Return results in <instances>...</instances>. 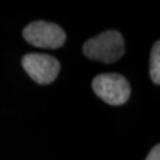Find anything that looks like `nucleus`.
<instances>
[{"label":"nucleus","mask_w":160,"mask_h":160,"mask_svg":"<svg viewBox=\"0 0 160 160\" xmlns=\"http://www.w3.org/2000/svg\"><path fill=\"white\" fill-rule=\"evenodd\" d=\"M83 53L92 61L114 63L125 53V39L118 31H106L87 40L83 45Z\"/></svg>","instance_id":"nucleus-1"},{"label":"nucleus","mask_w":160,"mask_h":160,"mask_svg":"<svg viewBox=\"0 0 160 160\" xmlns=\"http://www.w3.org/2000/svg\"><path fill=\"white\" fill-rule=\"evenodd\" d=\"M92 90L98 98L110 106L125 104L131 96L128 81L120 74H101L92 83Z\"/></svg>","instance_id":"nucleus-2"},{"label":"nucleus","mask_w":160,"mask_h":160,"mask_svg":"<svg viewBox=\"0 0 160 160\" xmlns=\"http://www.w3.org/2000/svg\"><path fill=\"white\" fill-rule=\"evenodd\" d=\"M23 37L29 44L40 49H58L64 45L67 34L57 24L33 22L23 30Z\"/></svg>","instance_id":"nucleus-3"},{"label":"nucleus","mask_w":160,"mask_h":160,"mask_svg":"<svg viewBox=\"0 0 160 160\" xmlns=\"http://www.w3.org/2000/svg\"><path fill=\"white\" fill-rule=\"evenodd\" d=\"M26 74L38 84H50L57 78L61 64L57 58L45 53H28L22 59Z\"/></svg>","instance_id":"nucleus-4"},{"label":"nucleus","mask_w":160,"mask_h":160,"mask_svg":"<svg viewBox=\"0 0 160 160\" xmlns=\"http://www.w3.org/2000/svg\"><path fill=\"white\" fill-rule=\"evenodd\" d=\"M149 75L154 84H160V42L157 40L149 56Z\"/></svg>","instance_id":"nucleus-5"},{"label":"nucleus","mask_w":160,"mask_h":160,"mask_svg":"<svg viewBox=\"0 0 160 160\" xmlns=\"http://www.w3.org/2000/svg\"><path fill=\"white\" fill-rule=\"evenodd\" d=\"M146 160H160V146L155 145L153 148L151 149L148 155L146 157Z\"/></svg>","instance_id":"nucleus-6"}]
</instances>
